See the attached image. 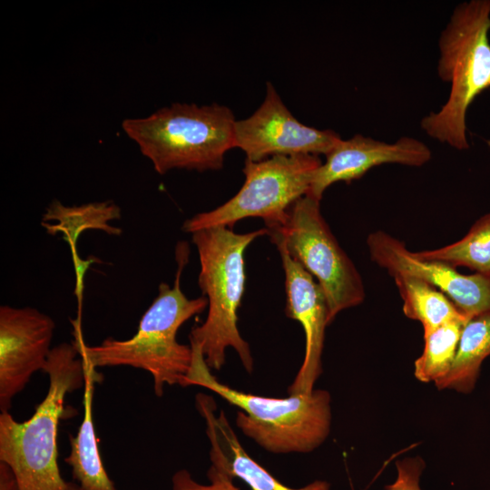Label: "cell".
<instances>
[{
  "mask_svg": "<svg viewBox=\"0 0 490 490\" xmlns=\"http://www.w3.org/2000/svg\"><path fill=\"white\" fill-rule=\"evenodd\" d=\"M236 119L224 105L173 103L144 118L125 119L122 127L154 170L217 171L235 148Z\"/></svg>",
  "mask_w": 490,
  "mask_h": 490,
  "instance_id": "8992f818",
  "label": "cell"
},
{
  "mask_svg": "<svg viewBox=\"0 0 490 490\" xmlns=\"http://www.w3.org/2000/svg\"><path fill=\"white\" fill-rule=\"evenodd\" d=\"M430 159L429 148L412 137L387 143L356 134L348 140L341 139L326 155V162L315 172L308 194L320 201L331 184L359 179L373 167L385 163L419 167Z\"/></svg>",
  "mask_w": 490,
  "mask_h": 490,
  "instance_id": "4fadbf2b",
  "label": "cell"
},
{
  "mask_svg": "<svg viewBox=\"0 0 490 490\" xmlns=\"http://www.w3.org/2000/svg\"><path fill=\"white\" fill-rule=\"evenodd\" d=\"M426 464L420 456L406 457L397 461V478L386 490H422L420 478Z\"/></svg>",
  "mask_w": 490,
  "mask_h": 490,
  "instance_id": "7402d4cb",
  "label": "cell"
},
{
  "mask_svg": "<svg viewBox=\"0 0 490 490\" xmlns=\"http://www.w3.org/2000/svg\"><path fill=\"white\" fill-rule=\"evenodd\" d=\"M322 164L315 155H279L245 161V181L240 190L222 205L186 220L188 233L212 228L232 227L250 217L261 218L266 228L280 224L290 207L308 194L315 172Z\"/></svg>",
  "mask_w": 490,
  "mask_h": 490,
  "instance_id": "ba28073f",
  "label": "cell"
},
{
  "mask_svg": "<svg viewBox=\"0 0 490 490\" xmlns=\"http://www.w3.org/2000/svg\"><path fill=\"white\" fill-rule=\"evenodd\" d=\"M340 140L331 130L299 122L270 83H267L260 106L250 117L235 123V148L251 162L279 155H327Z\"/></svg>",
  "mask_w": 490,
  "mask_h": 490,
  "instance_id": "9c48e42d",
  "label": "cell"
},
{
  "mask_svg": "<svg viewBox=\"0 0 490 490\" xmlns=\"http://www.w3.org/2000/svg\"><path fill=\"white\" fill-rule=\"evenodd\" d=\"M192 359L182 387L200 386L240 408L235 424L263 449L275 454L309 453L330 432L331 397L327 390L275 398L244 393L220 382L207 366L201 347L191 342Z\"/></svg>",
  "mask_w": 490,
  "mask_h": 490,
  "instance_id": "277c9868",
  "label": "cell"
},
{
  "mask_svg": "<svg viewBox=\"0 0 490 490\" xmlns=\"http://www.w3.org/2000/svg\"><path fill=\"white\" fill-rule=\"evenodd\" d=\"M490 0L456 5L439 38L437 72L450 83L446 102L421 120L428 136L456 150L469 148L466 113L475 99L490 88Z\"/></svg>",
  "mask_w": 490,
  "mask_h": 490,
  "instance_id": "5b68a950",
  "label": "cell"
},
{
  "mask_svg": "<svg viewBox=\"0 0 490 490\" xmlns=\"http://www.w3.org/2000/svg\"><path fill=\"white\" fill-rule=\"evenodd\" d=\"M195 398L196 407L206 424L211 466L225 471L233 479L242 480L250 490H330L329 483L324 480H315L299 488L283 485L248 455L224 411L216 414L211 397L199 393Z\"/></svg>",
  "mask_w": 490,
  "mask_h": 490,
  "instance_id": "5bb4252c",
  "label": "cell"
},
{
  "mask_svg": "<svg viewBox=\"0 0 490 490\" xmlns=\"http://www.w3.org/2000/svg\"><path fill=\"white\" fill-rule=\"evenodd\" d=\"M0 490H17L16 480L11 468L0 462Z\"/></svg>",
  "mask_w": 490,
  "mask_h": 490,
  "instance_id": "603a6c76",
  "label": "cell"
},
{
  "mask_svg": "<svg viewBox=\"0 0 490 490\" xmlns=\"http://www.w3.org/2000/svg\"><path fill=\"white\" fill-rule=\"evenodd\" d=\"M68 490H83L79 485H76L74 483L69 482V488Z\"/></svg>",
  "mask_w": 490,
  "mask_h": 490,
  "instance_id": "cb8c5ba5",
  "label": "cell"
},
{
  "mask_svg": "<svg viewBox=\"0 0 490 490\" xmlns=\"http://www.w3.org/2000/svg\"><path fill=\"white\" fill-rule=\"evenodd\" d=\"M370 258L392 276L421 279L444 293L469 320L490 314V275H465L441 261L422 260L393 236L378 230L367 240Z\"/></svg>",
  "mask_w": 490,
  "mask_h": 490,
  "instance_id": "30bf717a",
  "label": "cell"
},
{
  "mask_svg": "<svg viewBox=\"0 0 490 490\" xmlns=\"http://www.w3.org/2000/svg\"><path fill=\"white\" fill-rule=\"evenodd\" d=\"M271 241L310 273L322 289L328 322L342 310L363 302L359 272L339 246L319 208L309 194L299 199L278 226L267 229Z\"/></svg>",
  "mask_w": 490,
  "mask_h": 490,
  "instance_id": "52a82bcc",
  "label": "cell"
},
{
  "mask_svg": "<svg viewBox=\"0 0 490 490\" xmlns=\"http://www.w3.org/2000/svg\"><path fill=\"white\" fill-rule=\"evenodd\" d=\"M403 299L404 314L421 322L424 334L454 321L467 322L455 304L430 284L407 276L394 277Z\"/></svg>",
  "mask_w": 490,
  "mask_h": 490,
  "instance_id": "ac0fdd59",
  "label": "cell"
},
{
  "mask_svg": "<svg viewBox=\"0 0 490 490\" xmlns=\"http://www.w3.org/2000/svg\"><path fill=\"white\" fill-rule=\"evenodd\" d=\"M54 328V319L34 308L0 307L1 412H9L13 398L44 369Z\"/></svg>",
  "mask_w": 490,
  "mask_h": 490,
  "instance_id": "8fae6325",
  "label": "cell"
},
{
  "mask_svg": "<svg viewBox=\"0 0 490 490\" xmlns=\"http://www.w3.org/2000/svg\"><path fill=\"white\" fill-rule=\"evenodd\" d=\"M490 356V314L471 318L464 326L456 354L448 374L436 387L470 392L482 362Z\"/></svg>",
  "mask_w": 490,
  "mask_h": 490,
  "instance_id": "2e32d148",
  "label": "cell"
},
{
  "mask_svg": "<svg viewBox=\"0 0 490 490\" xmlns=\"http://www.w3.org/2000/svg\"><path fill=\"white\" fill-rule=\"evenodd\" d=\"M413 253L422 260L441 261L454 268L462 266L490 275V212L478 219L459 240Z\"/></svg>",
  "mask_w": 490,
  "mask_h": 490,
  "instance_id": "d6986e66",
  "label": "cell"
},
{
  "mask_svg": "<svg viewBox=\"0 0 490 490\" xmlns=\"http://www.w3.org/2000/svg\"><path fill=\"white\" fill-rule=\"evenodd\" d=\"M189 247L179 243L177 271L173 286L162 282L157 297L142 316L137 332L130 338H105L100 345L88 346L79 318L72 320L73 344L81 358L93 368L129 366L149 372L157 397L166 385L182 386L192 359L191 347L178 342L180 328L208 306L204 296L188 299L181 289V271L188 262Z\"/></svg>",
  "mask_w": 490,
  "mask_h": 490,
  "instance_id": "6da1fadb",
  "label": "cell"
},
{
  "mask_svg": "<svg viewBox=\"0 0 490 490\" xmlns=\"http://www.w3.org/2000/svg\"><path fill=\"white\" fill-rule=\"evenodd\" d=\"M285 272L286 315L299 321L305 333V356L289 395L309 394L321 374V356L328 308L325 294L314 277L284 250L278 249Z\"/></svg>",
  "mask_w": 490,
  "mask_h": 490,
  "instance_id": "7c38bea8",
  "label": "cell"
},
{
  "mask_svg": "<svg viewBox=\"0 0 490 490\" xmlns=\"http://www.w3.org/2000/svg\"><path fill=\"white\" fill-rule=\"evenodd\" d=\"M263 235H269L267 228L240 234L219 226L191 233L200 260L198 283L208 301V315L201 325L191 328L190 342L201 347L211 369L220 370L226 349L232 348L245 370H253L250 346L238 328V309L245 290V250Z\"/></svg>",
  "mask_w": 490,
  "mask_h": 490,
  "instance_id": "3957f363",
  "label": "cell"
},
{
  "mask_svg": "<svg viewBox=\"0 0 490 490\" xmlns=\"http://www.w3.org/2000/svg\"><path fill=\"white\" fill-rule=\"evenodd\" d=\"M466 324L454 321L424 334L423 353L414 363V375L419 381L436 384L448 374Z\"/></svg>",
  "mask_w": 490,
  "mask_h": 490,
  "instance_id": "ffe728a7",
  "label": "cell"
},
{
  "mask_svg": "<svg viewBox=\"0 0 490 490\" xmlns=\"http://www.w3.org/2000/svg\"><path fill=\"white\" fill-rule=\"evenodd\" d=\"M120 218V207L110 201L81 206H65L54 200L46 208L42 224L51 235L63 232L74 246L79 234L86 230H98L110 235H120L122 230L109 224L110 220Z\"/></svg>",
  "mask_w": 490,
  "mask_h": 490,
  "instance_id": "e0dca14e",
  "label": "cell"
},
{
  "mask_svg": "<svg viewBox=\"0 0 490 490\" xmlns=\"http://www.w3.org/2000/svg\"><path fill=\"white\" fill-rule=\"evenodd\" d=\"M43 371L47 393L24 422L0 414V462L14 473L17 490H68L58 466L57 430L67 394L84 384L83 364L74 344L52 348Z\"/></svg>",
  "mask_w": 490,
  "mask_h": 490,
  "instance_id": "7a4b0ae2",
  "label": "cell"
},
{
  "mask_svg": "<svg viewBox=\"0 0 490 490\" xmlns=\"http://www.w3.org/2000/svg\"><path fill=\"white\" fill-rule=\"evenodd\" d=\"M81 358L84 375V413L76 436H70L71 450L65 462L72 467L73 477L83 490H116L102 462L93 425L94 384L101 375L86 359Z\"/></svg>",
  "mask_w": 490,
  "mask_h": 490,
  "instance_id": "9a60e30c",
  "label": "cell"
},
{
  "mask_svg": "<svg viewBox=\"0 0 490 490\" xmlns=\"http://www.w3.org/2000/svg\"><path fill=\"white\" fill-rule=\"evenodd\" d=\"M207 475L210 484L203 485L195 481L187 470H179L172 478V490H240L232 477L214 466L211 465Z\"/></svg>",
  "mask_w": 490,
  "mask_h": 490,
  "instance_id": "44dd1931",
  "label": "cell"
}]
</instances>
